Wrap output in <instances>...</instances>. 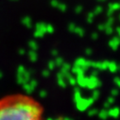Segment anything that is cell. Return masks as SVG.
Masks as SVG:
<instances>
[{
  "mask_svg": "<svg viewBox=\"0 0 120 120\" xmlns=\"http://www.w3.org/2000/svg\"><path fill=\"white\" fill-rule=\"evenodd\" d=\"M0 120H46L45 109L35 98L23 94H9L0 98Z\"/></svg>",
  "mask_w": 120,
  "mask_h": 120,
  "instance_id": "1",
  "label": "cell"
}]
</instances>
